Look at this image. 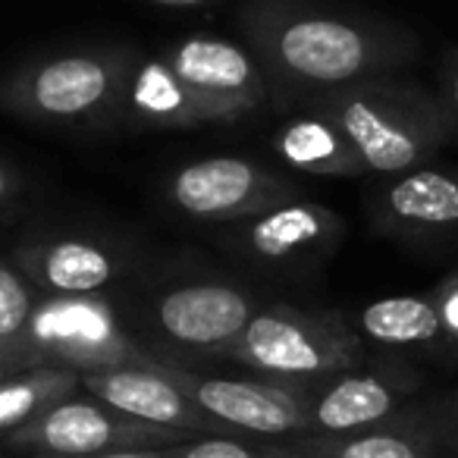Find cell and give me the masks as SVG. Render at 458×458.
I'll return each instance as SVG.
<instances>
[{"mask_svg": "<svg viewBox=\"0 0 458 458\" xmlns=\"http://www.w3.org/2000/svg\"><path fill=\"white\" fill-rule=\"evenodd\" d=\"M166 361H154L148 368H107L79 374L82 393L101 399L104 405L129 414L132 420L151 427L182 433H204L214 437L223 433L204 411H198L195 402L185 395V389L166 374Z\"/></svg>", "mask_w": 458, "mask_h": 458, "instance_id": "13", "label": "cell"}, {"mask_svg": "<svg viewBox=\"0 0 458 458\" xmlns=\"http://www.w3.org/2000/svg\"><path fill=\"white\" fill-rule=\"evenodd\" d=\"M361 333L383 345H427L443 339V320L430 295H389L377 299L358 318Z\"/></svg>", "mask_w": 458, "mask_h": 458, "instance_id": "19", "label": "cell"}, {"mask_svg": "<svg viewBox=\"0 0 458 458\" xmlns=\"http://www.w3.org/2000/svg\"><path fill=\"white\" fill-rule=\"evenodd\" d=\"M299 110L330 120L361 154L370 176L427 166L452 141L439 98L395 72L314 95Z\"/></svg>", "mask_w": 458, "mask_h": 458, "instance_id": "2", "label": "cell"}, {"mask_svg": "<svg viewBox=\"0 0 458 458\" xmlns=\"http://www.w3.org/2000/svg\"><path fill=\"white\" fill-rule=\"evenodd\" d=\"M430 299H433V305H437L439 320H443L445 339H452V343L458 345V274L445 276Z\"/></svg>", "mask_w": 458, "mask_h": 458, "instance_id": "24", "label": "cell"}, {"mask_svg": "<svg viewBox=\"0 0 458 458\" xmlns=\"http://www.w3.org/2000/svg\"><path fill=\"white\" fill-rule=\"evenodd\" d=\"M301 458H424V443L411 433L370 427L343 437H311L299 445Z\"/></svg>", "mask_w": 458, "mask_h": 458, "instance_id": "20", "label": "cell"}, {"mask_svg": "<svg viewBox=\"0 0 458 458\" xmlns=\"http://www.w3.org/2000/svg\"><path fill=\"white\" fill-rule=\"evenodd\" d=\"M274 151L289 170L318 179H364L370 176L352 141L314 110H299L274 135Z\"/></svg>", "mask_w": 458, "mask_h": 458, "instance_id": "17", "label": "cell"}, {"mask_svg": "<svg viewBox=\"0 0 458 458\" xmlns=\"http://www.w3.org/2000/svg\"><path fill=\"white\" fill-rule=\"evenodd\" d=\"M182 439H189V433L132 420L89 393L70 395L20 430L7 433V445L47 458H89L114 449H164Z\"/></svg>", "mask_w": 458, "mask_h": 458, "instance_id": "6", "label": "cell"}, {"mask_svg": "<svg viewBox=\"0 0 458 458\" xmlns=\"http://www.w3.org/2000/svg\"><path fill=\"white\" fill-rule=\"evenodd\" d=\"M82 393L79 374L70 368H26L0 380V437L20 430L57 402Z\"/></svg>", "mask_w": 458, "mask_h": 458, "instance_id": "18", "label": "cell"}, {"mask_svg": "<svg viewBox=\"0 0 458 458\" xmlns=\"http://www.w3.org/2000/svg\"><path fill=\"white\" fill-rule=\"evenodd\" d=\"M455 411H458V399H455Z\"/></svg>", "mask_w": 458, "mask_h": 458, "instance_id": "29", "label": "cell"}, {"mask_svg": "<svg viewBox=\"0 0 458 458\" xmlns=\"http://www.w3.org/2000/svg\"><path fill=\"white\" fill-rule=\"evenodd\" d=\"M164 458H301V452L286 445H251L214 433V437L164 445Z\"/></svg>", "mask_w": 458, "mask_h": 458, "instance_id": "22", "label": "cell"}, {"mask_svg": "<svg viewBox=\"0 0 458 458\" xmlns=\"http://www.w3.org/2000/svg\"><path fill=\"white\" fill-rule=\"evenodd\" d=\"M226 358L267 380L305 386L355 370L361 361V343L343 314H308L274 305L258 308Z\"/></svg>", "mask_w": 458, "mask_h": 458, "instance_id": "4", "label": "cell"}, {"mask_svg": "<svg viewBox=\"0 0 458 458\" xmlns=\"http://www.w3.org/2000/svg\"><path fill=\"white\" fill-rule=\"evenodd\" d=\"M166 198L198 223H239L299 198V185L245 157H204L166 179Z\"/></svg>", "mask_w": 458, "mask_h": 458, "instance_id": "8", "label": "cell"}, {"mask_svg": "<svg viewBox=\"0 0 458 458\" xmlns=\"http://www.w3.org/2000/svg\"><path fill=\"white\" fill-rule=\"evenodd\" d=\"M160 57L201 95L233 107L239 116H249L270 104L267 82L255 54L236 41L214 35H191L173 41Z\"/></svg>", "mask_w": 458, "mask_h": 458, "instance_id": "14", "label": "cell"}, {"mask_svg": "<svg viewBox=\"0 0 458 458\" xmlns=\"http://www.w3.org/2000/svg\"><path fill=\"white\" fill-rule=\"evenodd\" d=\"M370 216L377 233L427 242V239L458 233V170H418L383 176L370 195Z\"/></svg>", "mask_w": 458, "mask_h": 458, "instance_id": "12", "label": "cell"}, {"mask_svg": "<svg viewBox=\"0 0 458 458\" xmlns=\"http://www.w3.org/2000/svg\"><path fill=\"white\" fill-rule=\"evenodd\" d=\"M154 7H166V10H198V7H214L216 0H145Z\"/></svg>", "mask_w": 458, "mask_h": 458, "instance_id": "28", "label": "cell"}, {"mask_svg": "<svg viewBox=\"0 0 458 458\" xmlns=\"http://www.w3.org/2000/svg\"><path fill=\"white\" fill-rule=\"evenodd\" d=\"M32 458H47V455H32ZM89 458H164V449H114Z\"/></svg>", "mask_w": 458, "mask_h": 458, "instance_id": "27", "label": "cell"}, {"mask_svg": "<svg viewBox=\"0 0 458 458\" xmlns=\"http://www.w3.org/2000/svg\"><path fill=\"white\" fill-rule=\"evenodd\" d=\"M35 299H38V293L32 289V283L13 264L0 261V349H13L22 355L20 339L22 330H26L29 314L35 308Z\"/></svg>", "mask_w": 458, "mask_h": 458, "instance_id": "21", "label": "cell"}, {"mask_svg": "<svg viewBox=\"0 0 458 458\" xmlns=\"http://www.w3.org/2000/svg\"><path fill=\"white\" fill-rule=\"evenodd\" d=\"M239 22L264 72L270 104L280 110L395 72L418 54L408 29L320 0H249Z\"/></svg>", "mask_w": 458, "mask_h": 458, "instance_id": "1", "label": "cell"}, {"mask_svg": "<svg viewBox=\"0 0 458 458\" xmlns=\"http://www.w3.org/2000/svg\"><path fill=\"white\" fill-rule=\"evenodd\" d=\"M437 98L443 104V114L449 120L452 141H458V47H449L443 57V70H439V89Z\"/></svg>", "mask_w": 458, "mask_h": 458, "instance_id": "23", "label": "cell"}, {"mask_svg": "<svg viewBox=\"0 0 458 458\" xmlns=\"http://www.w3.org/2000/svg\"><path fill=\"white\" fill-rule=\"evenodd\" d=\"M26 368H29L26 355H20V352H13V349H0V380L10 374H20V370H26Z\"/></svg>", "mask_w": 458, "mask_h": 458, "instance_id": "25", "label": "cell"}, {"mask_svg": "<svg viewBox=\"0 0 458 458\" xmlns=\"http://www.w3.org/2000/svg\"><path fill=\"white\" fill-rule=\"evenodd\" d=\"M123 47H82L35 57L0 76V110L45 126H79L114 114Z\"/></svg>", "mask_w": 458, "mask_h": 458, "instance_id": "3", "label": "cell"}, {"mask_svg": "<svg viewBox=\"0 0 458 458\" xmlns=\"http://www.w3.org/2000/svg\"><path fill=\"white\" fill-rule=\"evenodd\" d=\"M16 189H20V176H16L7 160H0V204L10 201L16 195Z\"/></svg>", "mask_w": 458, "mask_h": 458, "instance_id": "26", "label": "cell"}, {"mask_svg": "<svg viewBox=\"0 0 458 458\" xmlns=\"http://www.w3.org/2000/svg\"><path fill=\"white\" fill-rule=\"evenodd\" d=\"M22 355L32 368H70L76 374L107 368H148L157 358L148 355L116 318L104 295H41L26 320L20 339Z\"/></svg>", "mask_w": 458, "mask_h": 458, "instance_id": "5", "label": "cell"}, {"mask_svg": "<svg viewBox=\"0 0 458 458\" xmlns=\"http://www.w3.org/2000/svg\"><path fill=\"white\" fill-rule=\"evenodd\" d=\"M339 239L343 220L330 208L308 198H293L239 220L233 242L245 258L267 267H308L330 258Z\"/></svg>", "mask_w": 458, "mask_h": 458, "instance_id": "10", "label": "cell"}, {"mask_svg": "<svg viewBox=\"0 0 458 458\" xmlns=\"http://www.w3.org/2000/svg\"><path fill=\"white\" fill-rule=\"evenodd\" d=\"M166 374L185 389L198 411H204L223 433H258V437H289L311 433V393L295 383L255 380V377H201L176 364H164Z\"/></svg>", "mask_w": 458, "mask_h": 458, "instance_id": "7", "label": "cell"}, {"mask_svg": "<svg viewBox=\"0 0 458 458\" xmlns=\"http://www.w3.org/2000/svg\"><path fill=\"white\" fill-rule=\"evenodd\" d=\"M114 116L151 132H191L242 120L233 107L191 89L160 54L135 51H126Z\"/></svg>", "mask_w": 458, "mask_h": 458, "instance_id": "9", "label": "cell"}, {"mask_svg": "<svg viewBox=\"0 0 458 458\" xmlns=\"http://www.w3.org/2000/svg\"><path fill=\"white\" fill-rule=\"evenodd\" d=\"M13 267L41 295H91L116 280L120 258L91 239L57 236L20 245Z\"/></svg>", "mask_w": 458, "mask_h": 458, "instance_id": "15", "label": "cell"}, {"mask_svg": "<svg viewBox=\"0 0 458 458\" xmlns=\"http://www.w3.org/2000/svg\"><path fill=\"white\" fill-rule=\"evenodd\" d=\"M258 305L229 283H189L164 293L154 305L157 330L170 343L204 355H229Z\"/></svg>", "mask_w": 458, "mask_h": 458, "instance_id": "11", "label": "cell"}, {"mask_svg": "<svg viewBox=\"0 0 458 458\" xmlns=\"http://www.w3.org/2000/svg\"><path fill=\"white\" fill-rule=\"evenodd\" d=\"M405 389V383L386 374L345 370L330 377V383L311 395V408H308L311 430L320 437H343V433L380 427L395 411Z\"/></svg>", "mask_w": 458, "mask_h": 458, "instance_id": "16", "label": "cell"}]
</instances>
